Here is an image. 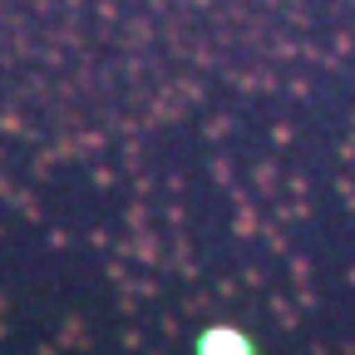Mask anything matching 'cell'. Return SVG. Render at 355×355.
Masks as SVG:
<instances>
[{"instance_id": "obj_1", "label": "cell", "mask_w": 355, "mask_h": 355, "mask_svg": "<svg viewBox=\"0 0 355 355\" xmlns=\"http://www.w3.org/2000/svg\"><path fill=\"white\" fill-rule=\"evenodd\" d=\"M198 355H257V345L237 326H207L198 336Z\"/></svg>"}]
</instances>
